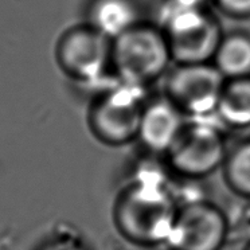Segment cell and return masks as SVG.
<instances>
[{"mask_svg":"<svg viewBox=\"0 0 250 250\" xmlns=\"http://www.w3.org/2000/svg\"><path fill=\"white\" fill-rule=\"evenodd\" d=\"M109 58L106 38L94 28H78L66 34L58 46L61 66L71 77L94 81L103 77Z\"/></svg>","mask_w":250,"mask_h":250,"instance_id":"cell-7","label":"cell"},{"mask_svg":"<svg viewBox=\"0 0 250 250\" xmlns=\"http://www.w3.org/2000/svg\"><path fill=\"white\" fill-rule=\"evenodd\" d=\"M163 23L169 37V51L187 65H201L219 49L217 24L198 7L172 0L164 8Z\"/></svg>","mask_w":250,"mask_h":250,"instance_id":"cell-2","label":"cell"},{"mask_svg":"<svg viewBox=\"0 0 250 250\" xmlns=\"http://www.w3.org/2000/svg\"><path fill=\"white\" fill-rule=\"evenodd\" d=\"M218 66L223 74L239 77L250 73V42L244 38L226 41L218 49Z\"/></svg>","mask_w":250,"mask_h":250,"instance_id":"cell-13","label":"cell"},{"mask_svg":"<svg viewBox=\"0 0 250 250\" xmlns=\"http://www.w3.org/2000/svg\"><path fill=\"white\" fill-rule=\"evenodd\" d=\"M169 46L152 30L136 28L116 39L113 60L126 83L140 85L159 76L168 62Z\"/></svg>","mask_w":250,"mask_h":250,"instance_id":"cell-5","label":"cell"},{"mask_svg":"<svg viewBox=\"0 0 250 250\" xmlns=\"http://www.w3.org/2000/svg\"><path fill=\"white\" fill-rule=\"evenodd\" d=\"M228 156L222 133L206 123H196L183 131L167 153L168 167L185 179H201L212 174Z\"/></svg>","mask_w":250,"mask_h":250,"instance_id":"cell-3","label":"cell"},{"mask_svg":"<svg viewBox=\"0 0 250 250\" xmlns=\"http://www.w3.org/2000/svg\"><path fill=\"white\" fill-rule=\"evenodd\" d=\"M139 86L126 83L116 87L94 109L93 129L103 142L119 146L137 137L144 112Z\"/></svg>","mask_w":250,"mask_h":250,"instance_id":"cell-6","label":"cell"},{"mask_svg":"<svg viewBox=\"0 0 250 250\" xmlns=\"http://www.w3.org/2000/svg\"><path fill=\"white\" fill-rule=\"evenodd\" d=\"M93 28L105 38H120L132 30L136 11L126 0H98L90 12Z\"/></svg>","mask_w":250,"mask_h":250,"instance_id":"cell-10","label":"cell"},{"mask_svg":"<svg viewBox=\"0 0 250 250\" xmlns=\"http://www.w3.org/2000/svg\"><path fill=\"white\" fill-rule=\"evenodd\" d=\"M176 1L180 3V4H185V6L198 7V8H199V6H201L205 0H176Z\"/></svg>","mask_w":250,"mask_h":250,"instance_id":"cell-16","label":"cell"},{"mask_svg":"<svg viewBox=\"0 0 250 250\" xmlns=\"http://www.w3.org/2000/svg\"><path fill=\"white\" fill-rule=\"evenodd\" d=\"M230 231L225 212L207 201H195L178 208L167 239L171 250H221Z\"/></svg>","mask_w":250,"mask_h":250,"instance_id":"cell-4","label":"cell"},{"mask_svg":"<svg viewBox=\"0 0 250 250\" xmlns=\"http://www.w3.org/2000/svg\"><path fill=\"white\" fill-rule=\"evenodd\" d=\"M219 3L233 14H250V0H219Z\"/></svg>","mask_w":250,"mask_h":250,"instance_id":"cell-14","label":"cell"},{"mask_svg":"<svg viewBox=\"0 0 250 250\" xmlns=\"http://www.w3.org/2000/svg\"><path fill=\"white\" fill-rule=\"evenodd\" d=\"M219 117L231 126L250 125V81H241L223 90L218 104Z\"/></svg>","mask_w":250,"mask_h":250,"instance_id":"cell-11","label":"cell"},{"mask_svg":"<svg viewBox=\"0 0 250 250\" xmlns=\"http://www.w3.org/2000/svg\"><path fill=\"white\" fill-rule=\"evenodd\" d=\"M43 250H82L80 246H77L76 244H73L71 241H55L51 245H49L46 249Z\"/></svg>","mask_w":250,"mask_h":250,"instance_id":"cell-15","label":"cell"},{"mask_svg":"<svg viewBox=\"0 0 250 250\" xmlns=\"http://www.w3.org/2000/svg\"><path fill=\"white\" fill-rule=\"evenodd\" d=\"M185 125L178 109L168 103H156L144 109L139 135L149 152L168 153Z\"/></svg>","mask_w":250,"mask_h":250,"instance_id":"cell-9","label":"cell"},{"mask_svg":"<svg viewBox=\"0 0 250 250\" xmlns=\"http://www.w3.org/2000/svg\"><path fill=\"white\" fill-rule=\"evenodd\" d=\"M178 208L168 186L132 182L116 201L114 222L135 244L166 245Z\"/></svg>","mask_w":250,"mask_h":250,"instance_id":"cell-1","label":"cell"},{"mask_svg":"<svg viewBox=\"0 0 250 250\" xmlns=\"http://www.w3.org/2000/svg\"><path fill=\"white\" fill-rule=\"evenodd\" d=\"M223 171L229 187L239 195L250 198V142L228 153Z\"/></svg>","mask_w":250,"mask_h":250,"instance_id":"cell-12","label":"cell"},{"mask_svg":"<svg viewBox=\"0 0 250 250\" xmlns=\"http://www.w3.org/2000/svg\"><path fill=\"white\" fill-rule=\"evenodd\" d=\"M246 250H250V244L248 245V248H246Z\"/></svg>","mask_w":250,"mask_h":250,"instance_id":"cell-17","label":"cell"},{"mask_svg":"<svg viewBox=\"0 0 250 250\" xmlns=\"http://www.w3.org/2000/svg\"><path fill=\"white\" fill-rule=\"evenodd\" d=\"M221 71L205 65H187L175 73L171 93L188 113L203 117L218 108L222 96Z\"/></svg>","mask_w":250,"mask_h":250,"instance_id":"cell-8","label":"cell"}]
</instances>
